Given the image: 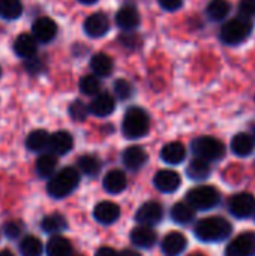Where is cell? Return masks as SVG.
<instances>
[{
  "label": "cell",
  "instance_id": "6da1fadb",
  "mask_svg": "<svg viewBox=\"0 0 255 256\" xmlns=\"http://www.w3.org/2000/svg\"><path fill=\"white\" fill-rule=\"evenodd\" d=\"M233 228L228 220L219 216H212V218H204L200 219L195 224L194 234L200 242L204 243H218L224 242L225 238L230 237Z\"/></svg>",
  "mask_w": 255,
  "mask_h": 256
},
{
  "label": "cell",
  "instance_id": "7a4b0ae2",
  "mask_svg": "<svg viewBox=\"0 0 255 256\" xmlns=\"http://www.w3.org/2000/svg\"><path fill=\"white\" fill-rule=\"evenodd\" d=\"M80 183V172L72 166H65L59 172H54L51 178H48L47 192L50 196L56 200H62L69 196Z\"/></svg>",
  "mask_w": 255,
  "mask_h": 256
},
{
  "label": "cell",
  "instance_id": "3957f363",
  "mask_svg": "<svg viewBox=\"0 0 255 256\" xmlns=\"http://www.w3.org/2000/svg\"><path fill=\"white\" fill-rule=\"evenodd\" d=\"M150 118L149 114L138 106H132L125 112L122 122V132L128 140H140L149 134Z\"/></svg>",
  "mask_w": 255,
  "mask_h": 256
},
{
  "label": "cell",
  "instance_id": "277c9868",
  "mask_svg": "<svg viewBox=\"0 0 255 256\" xmlns=\"http://www.w3.org/2000/svg\"><path fill=\"white\" fill-rule=\"evenodd\" d=\"M191 148H192V153L195 154V158L203 159L209 164L222 159L225 154L224 142L215 136H198L192 141Z\"/></svg>",
  "mask_w": 255,
  "mask_h": 256
},
{
  "label": "cell",
  "instance_id": "5b68a950",
  "mask_svg": "<svg viewBox=\"0 0 255 256\" xmlns=\"http://www.w3.org/2000/svg\"><path fill=\"white\" fill-rule=\"evenodd\" d=\"M252 32V22L248 18L237 16L227 21L221 28V40L227 45H239L249 38Z\"/></svg>",
  "mask_w": 255,
  "mask_h": 256
},
{
  "label": "cell",
  "instance_id": "8992f818",
  "mask_svg": "<svg viewBox=\"0 0 255 256\" xmlns=\"http://www.w3.org/2000/svg\"><path fill=\"white\" fill-rule=\"evenodd\" d=\"M221 201V194L213 186H197L186 194V202L197 212L215 208Z\"/></svg>",
  "mask_w": 255,
  "mask_h": 256
},
{
  "label": "cell",
  "instance_id": "52a82bcc",
  "mask_svg": "<svg viewBox=\"0 0 255 256\" xmlns=\"http://www.w3.org/2000/svg\"><path fill=\"white\" fill-rule=\"evenodd\" d=\"M230 213L237 219H246L255 213V198L252 194L242 192L231 196L228 202Z\"/></svg>",
  "mask_w": 255,
  "mask_h": 256
},
{
  "label": "cell",
  "instance_id": "ba28073f",
  "mask_svg": "<svg viewBox=\"0 0 255 256\" xmlns=\"http://www.w3.org/2000/svg\"><path fill=\"white\" fill-rule=\"evenodd\" d=\"M164 218V208L159 202L156 201H147L144 202L135 213V220L140 225L144 226H155L158 224H161Z\"/></svg>",
  "mask_w": 255,
  "mask_h": 256
},
{
  "label": "cell",
  "instance_id": "9c48e42d",
  "mask_svg": "<svg viewBox=\"0 0 255 256\" xmlns=\"http://www.w3.org/2000/svg\"><path fill=\"white\" fill-rule=\"evenodd\" d=\"M225 256H255V232L237 236L225 249Z\"/></svg>",
  "mask_w": 255,
  "mask_h": 256
},
{
  "label": "cell",
  "instance_id": "30bf717a",
  "mask_svg": "<svg viewBox=\"0 0 255 256\" xmlns=\"http://www.w3.org/2000/svg\"><path fill=\"white\" fill-rule=\"evenodd\" d=\"M182 178L179 172L173 170H161L155 174L153 177V184L155 188L162 192V194H173L180 188Z\"/></svg>",
  "mask_w": 255,
  "mask_h": 256
},
{
  "label": "cell",
  "instance_id": "8fae6325",
  "mask_svg": "<svg viewBox=\"0 0 255 256\" xmlns=\"http://www.w3.org/2000/svg\"><path fill=\"white\" fill-rule=\"evenodd\" d=\"M57 34V24L54 22V20L48 18V16H41L38 20H35L33 26H32V36L36 39V42H42L47 44L50 40H53Z\"/></svg>",
  "mask_w": 255,
  "mask_h": 256
},
{
  "label": "cell",
  "instance_id": "7c38bea8",
  "mask_svg": "<svg viewBox=\"0 0 255 256\" xmlns=\"http://www.w3.org/2000/svg\"><path fill=\"white\" fill-rule=\"evenodd\" d=\"M93 218L96 222L102 225H111L117 222V219L120 218V208L116 202L101 201L93 208Z\"/></svg>",
  "mask_w": 255,
  "mask_h": 256
},
{
  "label": "cell",
  "instance_id": "4fadbf2b",
  "mask_svg": "<svg viewBox=\"0 0 255 256\" xmlns=\"http://www.w3.org/2000/svg\"><path fill=\"white\" fill-rule=\"evenodd\" d=\"M74 147V138L66 130H57L50 135L48 141V150L54 156H63L69 153Z\"/></svg>",
  "mask_w": 255,
  "mask_h": 256
},
{
  "label": "cell",
  "instance_id": "5bb4252c",
  "mask_svg": "<svg viewBox=\"0 0 255 256\" xmlns=\"http://www.w3.org/2000/svg\"><path fill=\"white\" fill-rule=\"evenodd\" d=\"M186 244H188V240L182 232L171 231L164 237L161 243V250L165 256H179L185 252Z\"/></svg>",
  "mask_w": 255,
  "mask_h": 256
},
{
  "label": "cell",
  "instance_id": "9a60e30c",
  "mask_svg": "<svg viewBox=\"0 0 255 256\" xmlns=\"http://www.w3.org/2000/svg\"><path fill=\"white\" fill-rule=\"evenodd\" d=\"M83 28H84L86 34H89L90 38H101L108 32L110 21H108L105 14L96 12V14H92L90 16L86 18Z\"/></svg>",
  "mask_w": 255,
  "mask_h": 256
},
{
  "label": "cell",
  "instance_id": "2e32d148",
  "mask_svg": "<svg viewBox=\"0 0 255 256\" xmlns=\"http://www.w3.org/2000/svg\"><path fill=\"white\" fill-rule=\"evenodd\" d=\"M131 243L135 248H141V249H152L156 244V232L153 231V228L150 226H144V225H138L135 226L131 234H129Z\"/></svg>",
  "mask_w": 255,
  "mask_h": 256
},
{
  "label": "cell",
  "instance_id": "e0dca14e",
  "mask_svg": "<svg viewBox=\"0 0 255 256\" xmlns=\"http://www.w3.org/2000/svg\"><path fill=\"white\" fill-rule=\"evenodd\" d=\"M147 159H149L147 153L140 146H131L122 154V162H123V165L129 171H138V170H141L146 165Z\"/></svg>",
  "mask_w": 255,
  "mask_h": 256
},
{
  "label": "cell",
  "instance_id": "ac0fdd59",
  "mask_svg": "<svg viewBox=\"0 0 255 256\" xmlns=\"http://www.w3.org/2000/svg\"><path fill=\"white\" fill-rule=\"evenodd\" d=\"M126 184H128V178L122 170H111L110 172L105 174V177L102 180V186H104L105 192L110 195L122 194L126 189Z\"/></svg>",
  "mask_w": 255,
  "mask_h": 256
},
{
  "label": "cell",
  "instance_id": "d6986e66",
  "mask_svg": "<svg viewBox=\"0 0 255 256\" xmlns=\"http://www.w3.org/2000/svg\"><path fill=\"white\" fill-rule=\"evenodd\" d=\"M116 108V100L110 93H99L89 105V112L96 117H107Z\"/></svg>",
  "mask_w": 255,
  "mask_h": 256
},
{
  "label": "cell",
  "instance_id": "ffe728a7",
  "mask_svg": "<svg viewBox=\"0 0 255 256\" xmlns=\"http://www.w3.org/2000/svg\"><path fill=\"white\" fill-rule=\"evenodd\" d=\"M14 51H15V54L18 57L30 60L36 54V51H38V42H36V39L32 34L21 33L14 40Z\"/></svg>",
  "mask_w": 255,
  "mask_h": 256
},
{
  "label": "cell",
  "instance_id": "44dd1931",
  "mask_svg": "<svg viewBox=\"0 0 255 256\" xmlns=\"http://www.w3.org/2000/svg\"><path fill=\"white\" fill-rule=\"evenodd\" d=\"M116 22L122 30H126V32L135 30L138 27V24H140V14L131 4L122 6L120 10L116 15Z\"/></svg>",
  "mask_w": 255,
  "mask_h": 256
},
{
  "label": "cell",
  "instance_id": "7402d4cb",
  "mask_svg": "<svg viewBox=\"0 0 255 256\" xmlns=\"http://www.w3.org/2000/svg\"><path fill=\"white\" fill-rule=\"evenodd\" d=\"M186 158V148L182 142L173 141L162 147L161 150V159L168 165H179Z\"/></svg>",
  "mask_w": 255,
  "mask_h": 256
},
{
  "label": "cell",
  "instance_id": "603a6c76",
  "mask_svg": "<svg viewBox=\"0 0 255 256\" xmlns=\"http://www.w3.org/2000/svg\"><path fill=\"white\" fill-rule=\"evenodd\" d=\"M66 228H68V222H66L65 216L60 213L47 214L41 220V230L51 236H60V232H63Z\"/></svg>",
  "mask_w": 255,
  "mask_h": 256
},
{
  "label": "cell",
  "instance_id": "cb8c5ba5",
  "mask_svg": "<svg viewBox=\"0 0 255 256\" xmlns=\"http://www.w3.org/2000/svg\"><path fill=\"white\" fill-rule=\"evenodd\" d=\"M48 256H72V244L63 236H53L47 243Z\"/></svg>",
  "mask_w": 255,
  "mask_h": 256
},
{
  "label": "cell",
  "instance_id": "d4e9b609",
  "mask_svg": "<svg viewBox=\"0 0 255 256\" xmlns=\"http://www.w3.org/2000/svg\"><path fill=\"white\" fill-rule=\"evenodd\" d=\"M255 148V141L254 138L245 132L237 134L233 140H231V150L236 156L240 158H246L249 156Z\"/></svg>",
  "mask_w": 255,
  "mask_h": 256
},
{
  "label": "cell",
  "instance_id": "484cf974",
  "mask_svg": "<svg viewBox=\"0 0 255 256\" xmlns=\"http://www.w3.org/2000/svg\"><path fill=\"white\" fill-rule=\"evenodd\" d=\"M90 68L93 70V74L99 78V76H108L113 69H114V63H113V58L105 54V52H98L92 57L90 60Z\"/></svg>",
  "mask_w": 255,
  "mask_h": 256
},
{
  "label": "cell",
  "instance_id": "4316f807",
  "mask_svg": "<svg viewBox=\"0 0 255 256\" xmlns=\"http://www.w3.org/2000/svg\"><path fill=\"white\" fill-rule=\"evenodd\" d=\"M36 172L41 178H51L57 168V156L53 153H44L36 159Z\"/></svg>",
  "mask_w": 255,
  "mask_h": 256
},
{
  "label": "cell",
  "instance_id": "83f0119b",
  "mask_svg": "<svg viewBox=\"0 0 255 256\" xmlns=\"http://www.w3.org/2000/svg\"><path fill=\"white\" fill-rule=\"evenodd\" d=\"M170 216L179 225H189L195 219V210L188 202H177L171 207Z\"/></svg>",
  "mask_w": 255,
  "mask_h": 256
},
{
  "label": "cell",
  "instance_id": "f1b7e54d",
  "mask_svg": "<svg viewBox=\"0 0 255 256\" xmlns=\"http://www.w3.org/2000/svg\"><path fill=\"white\" fill-rule=\"evenodd\" d=\"M48 141H50V134L44 129H36L33 132H30L26 138V147L30 152H44L45 148H48Z\"/></svg>",
  "mask_w": 255,
  "mask_h": 256
},
{
  "label": "cell",
  "instance_id": "f546056e",
  "mask_svg": "<svg viewBox=\"0 0 255 256\" xmlns=\"http://www.w3.org/2000/svg\"><path fill=\"white\" fill-rule=\"evenodd\" d=\"M186 174L189 178H192L195 182L206 180L210 176V164L203 160V159L194 158L186 168Z\"/></svg>",
  "mask_w": 255,
  "mask_h": 256
},
{
  "label": "cell",
  "instance_id": "4dcf8cb0",
  "mask_svg": "<svg viewBox=\"0 0 255 256\" xmlns=\"http://www.w3.org/2000/svg\"><path fill=\"white\" fill-rule=\"evenodd\" d=\"M78 171L86 177H95L101 171V160L93 154H83L78 159Z\"/></svg>",
  "mask_w": 255,
  "mask_h": 256
},
{
  "label": "cell",
  "instance_id": "1f68e13d",
  "mask_svg": "<svg viewBox=\"0 0 255 256\" xmlns=\"http://www.w3.org/2000/svg\"><path fill=\"white\" fill-rule=\"evenodd\" d=\"M230 10H231V4L227 0H210L206 8L207 16L213 21L224 20L230 14Z\"/></svg>",
  "mask_w": 255,
  "mask_h": 256
},
{
  "label": "cell",
  "instance_id": "d6a6232c",
  "mask_svg": "<svg viewBox=\"0 0 255 256\" xmlns=\"http://www.w3.org/2000/svg\"><path fill=\"white\" fill-rule=\"evenodd\" d=\"M44 246L41 240L35 236H27L20 243V254L21 256H42Z\"/></svg>",
  "mask_w": 255,
  "mask_h": 256
},
{
  "label": "cell",
  "instance_id": "836d02e7",
  "mask_svg": "<svg viewBox=\"0 0 255 256\" xmlns=\"http://www.w3.org/2000/svg\"><path fill=\"white\" fill-rule=\"evenodd\" d=\"M23 14L21 0H0V16L5 20H17Z\"/></svg>",
  "mask_w": 255,
  "mask_h": 256
},
{
  "label": "cell",
  "instance_id": "e575fe53",
  "mask_svg": "<svg viewBox=\"0 0 255 256\" xmlns=\"http://www.w3.org/2000/svg\"><path fill=\"white\" fill-rule=\"evenodd\" d=\"M80 90L86 96H96L101 90V81L96 75H86L80 80Z\"/></svg>",
  "mask_w": 255,
  "mask_h": 256
},
{
  "label": "cell",
  "instance_id": "d590c367",
  "mask_svg": "<svg viewBox=\"0 0 255 256\" xmlns=\"http://www.w3.org/2000/svg\"><path fill=\"white\" fill-rule=\"evenodd\" d=\"M89 114V106H86L81 100H75L69 106V116L75 122H84Z\"/></svg>",
  "mask_w": 255,
  "mask_h": 256
},
{
  "label": "cell",
  "instance_id": "8d00e7d4",
  "mask_svg": "<svg viewBox=\"0 0 255 256\" xmlns=\"http://www.w3.org/2000/svg\"><path fill=\"white\" fill-rule=\"evenodd\" d=\"M24 231V226L21 222L18 220H9L3 225V234L5 237H8L9 240H14V238H18Z\"/></svg>",
  "mask_w": 255,
  "mask_h": 256
},
{
  "label": "cell",
  "instance_id": "74e56055",
  "mask_svg": "<svg viewBox=\"0 0 255 256\" xmlns=\"http://www.w3.org/2000/svg\"><path fill=\"white\" fill-rule=\"evenodd\" d=\"M114 93L117 94L119 99L125 100L132 96V86L126 80H117L114 82Z\"/></svg>",
  "mask_w": 255,
  "mask_h": 256
},
{
  "label": "cell",
  "instance_id": "f35d334b",
  "mask_svg": "<svg viewBox=\"0 0 255 256\" xmlns=\"http://www.w3.org/2000/svg\"><path fill=\"white\" fill-rule=\"evenodd\" d=\"M239 12L243 18H254L255 16V0H240L239 3Z\"/></svg>",
  "mask_w": 255,
  "mask_h": 256
},
{
  "label": "cell",
  "instance_id": "ab89813d",
  "mask_svg": "<svg viewBox=\"0 0 255 256\" xmlns=\"http://www.w3.org/2000/svg\"><path fill=\"white\" fill-rule=\"evenodd\" d=\"M159 2V6L165 10H177L182 4H183V0H158Z\"/></svg>",
  "mask_w": 255,
  "mask_h": 256
},
{
  "label": "cell",
  "instance_id": "60d3db41",
  "mask_svg": "<svg viewBox=\"0 0 255 256\" xmlns=\"http://www.w3.org/2000/svg\"><path fill=\"white\" fill-rule=\"evenodd\" d=\"M95 256H119V254L114 249H111L108 246H104V248H101V249L96 250Z\"/></svg>",
  "mask_w": 255,
  "mask_h": 256
},
{
  "label": "cell",
  "instance_id": "b9f144b4",
  "mask_svg": "<svg viewBox=\"0 0 255 256\" xmlns=\"http://www.w3.org/2000/svg\"><path fill=\"white\" fill-rule=\"evenodd\" d=\"M119 256H141L138 252H135V250H132V249H125V250H122Z\"/></svg>",
  "mask_w": 255,
  "mask_h": 256
},
{
  "label": "cell",
  "instance_id": "7bdbcfd3",
  "mask_svg": "<svg viewBox=\"0 0 255 256\" xmlns=\"http://www.w3.org/2000/svg\"><path fill=\"white\" fill-rule=\"evenodd\" d=\"M0 256H15L11 250H8V249H3V250H0Z\"/></svg>",
  "mask_w": 255,
  "mask_h": 256
},
{
  "label": "cell",
  "instance_id": "ee69618b",
  "mask_svg": "<svg viewBox=\"0 0 255 256\" xmlns=\"http://www.w3.org/2000/svg\"><path fill=\"white\" fill-rule=\"evenodd\" d=\"M80 3H84V4H93V3H96L98 0H78Z\"/></svg>",
  "mask_w": 255,
  "mask_h": 256
},
{
  "label": "cell",
  "instance_id": "f6af8a7d",
  "mask_svg": "<svg viewBox=\"0 0 255 256\" xmlns=\"http://www.w3.org/2000/svg\"><path fill=\"white\" fill-rule=\"evenodd\" d=\"M191 256H204V255H201V254H195V255H191Z\"/></svg>",
  "mask_w": 255,
  "mask_h": 256
},
{
  "label": "cell",
  "instance_id": "bcb514c9",
  "mask_svg": "<svg viewBox=\"0 0 255 256\" xmlns=\"http://www.w3.org/2000/svg\"><path fill=\"white\" fill-rule=\"evenodd\" d=\"M0 75H2V69H0Z\"/></svg>",
  "mask_w": 255,
  "mask_h": 256
},
{
  "label": "cell",
  "instance_id": "7dc6e473",
  "mask_svg": "<svg viewBox=\"0 0 255 256\" xmlns=\"http://www.w3.org/2000/svg\"><path fill=\"white\" fill-rule=\"evenodd\" d=\"M254 141H255V134H254Z\"/></svg>",
  "mask_w": 255,
  "mask_h": 256
},
{
  "label": "cell",
  "instance_id": "c3c4849f",
  "mask_svg": "<svg viewBox=\"0 0 255 256\" xmlns=\"http://www.w3.org/2000/svg\"><path fill=\"white\" fill-rule=\"evenodd\" d=\"M78 256H80V255H78Z\"/></svg>",
  "mask_w": 255,
  "mask_h": 256
}]
</instances>
